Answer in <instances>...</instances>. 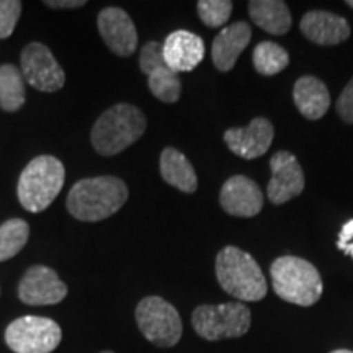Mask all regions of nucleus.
Returning <instances> with one entry per match:
<instances>
[{
	"mask_svg": "<svg viewBox=\"0 0 353 353\" xmlns=\"http://www.w3.org/2000/svg\"><path fill=\"white\" fill-rule=\"evenodd\" d=\"M250 319V309L242 303L203 304L192 314L195 332L210 342L242 337L249 332Z\"/></svg>",
	"mask_w": 353,
	"mask_h": 353,
	"instance_id": "6",
	"label": "nucleus"
},
{
	"mask_svg": "<svg viewBox=\"0 0 353 353\" xmlns=\"http://www.w3.org/2000/svg\"><path fill=\"white\" fill-rule=\"evenodd\" d=\"M130 190L121 179L113 175L82 179L68 195L69 213L79 221L97 223L118 213L128 201Z\"/></svg>",
	"mask_w": 353,
	"mask_h": 353,
	"instance_id": "1",
	"label": "nucleus"
},
{
	"mask_svg": "<svg viewBox=\"0 0 353 353\" xmlns=\"http://www.w3.org/2000/svg\"><path fill=\"white\" fill-rule=\"evenodd\" d=\"M20 0H0V38L12 37L21 15Z\"/></svg>",
	"mask_w": 353,
	"mask_h": 353,
	"instance_id": "26",
	"label": "nucleus"
},
{
	"mask_svg": "<svg viewBox=\"0 0 353 353\" xmlns=\"http://www.w3.org/2000/svg\"><path fill=\"white\" fill-rule=\"evenodd\" d=\"M272 179L267 195L273 205H283L291 198L301 195L304 190V172L298 159L288 151H280L270 161Z\"/></svg>",
	"mask_w": 353,
	"mask_h": 353,
	"instance_id": "12",
	"label": "nucleus"
},
{
	"mask_svg": "<svg viewBox=\"0 0 353 353\" xmlns=\"http://www.w3.org/2000/svg\"><path fill=\"white\" fill-rule=\"evenodd\" d=\"M293 100L296 108L307 120H319L327 113L330 94L327 85L317 77L304 76L293 87Z\"/></svg>",
	"mask_w": 353,
	"mask_h": 353,
	"instance_id": "19",
	"label": "nucleus"
},
{
	"mask_svg": "<svg viewBox=\"0 0 353 353\" xmlns=\"http://www.w3.org/2000/svg\"><path fill=\"white\" fill-rule=\"evenodd\" d=\"M136 322L141 334L154 345L170 348L179 343L183 325L179 311L161 296H148L136 307Z\"/></svg>",
	"mask_w": 353,
	"mask_h": 353,
	"instance_id": "7",
	"label": "nucleus"
},
{
	"mask_svg": "<svg viewBox=\"0 0 353 353\" xmlns=\"http://www.w3.org/2000/svg\"><path fill=\"white\" fill-rule=\"evenodd\" d=\"M252 61L254 68L259 74H262V76H275V74H280L281 70L288 68L290 56L280 44L262 41L255 46Z\"/></svg>",
	"mask_w": 353,
	"mask_h": 353,
	"instance_id": "23",
	"label": "nucleus"
},
{
	"mask_svg": "<svg viewBox=\"0 0 353 353\" xmlns=\"http://www.w3.org/2000/svg\"><path fill=\"white\" fill-rule=\"evenodd\" d=\"M273 290L283 301L307 307L322 296V278L307 260L286 255L276 259L270 267Z\"/></svg>",
	"mask_w": 353,
	"mask_h": 353,
	"instance_id": "5",
	"label": "nucleus"
},
{
	"mask_svg": "<svg viewBox=\"0 0 353 353\" xmlns=\"http://www.w3.org/2000/svg\"><path fill=\"white\" fill-rule=\"evenodd\" d=\"M347 6L353 8V0H348V2H347Z\"/></svg>",
	"mask_w": 353,
	"mask_h": 353,
	"instance_id": "31",
	"label": "nucleus"
},
{
	"mask_svg": "<svg viewBox=\"0 0 353 353\" xmlns=\"http://www.w3.org/2000/svg\"><path fill=\"white\" fill-rule=\"evenodd\" d=\"M249 15L259 28L267 33L281 37L291 28V13L281 0H252L249 2Z\"/></svg>",
	"mask_w": 353,
	"mask_h": 353,
	"instance_id": "20",
	"label": "nucleus"
},
{
	"mask_svg": "<svg viewBox=\"0 0 353 353\" xmlns=\"http://www.w3.org/2000/svg\"><path fill=\"white\" fill-rule=\"evenodd\" d=\"M337 247L343 254H347L348 257L353 259V219L347 221L342 226L341 232H339Z\"/></svg>",
	"mask_w": 353,
	"mask_h": 353,
	"instance_id": "28",
	"label": "nucleus"
},
{
	"mask_svg": "<svg viewBox=\"0 0 353 353\" xmlns=\"http://www.w3.org/2000/svg\"><path fill=\"white\" fill-rule=\"evenodd\" d=\"M216 276L226 293L241 301H260L267 296V281L262 268L250 254L228 245L216 257Z\"/></svg>",
	"mask_w": 353,
	"mask_h": 353,
	"instance_id": "3",
	"label": "nucleus"
},
{
	"mask_svg": "<svg viewBox=\"0 0 353 353\" xmlns=\"http://www.w3.org/2000/svg\"><path fill=\"white\" fill-rule=\"evenodd\" d=\"M250 38H252V30L245 21H236L223 28V32L214 38L211 48V57L216 69L221 72H229L236 65L241 52L249 46Z\"/></svg>",
	"mask_w": 353,
	"mask_h": 353,
	"instance_id": "18",
	"label": "nucleus"
},
{
	"mask_svg": "<svg viewBox=\"0 0 353 353\" xmlns=\"http://www.w3.org/2000/svg\"><path fill=\"white\" fill-rule=\"evenodd\" d=\"M200 20L210 28L223 26L229 20L232 13L231 0H200L196 3Z\"/></svg>",
	"mask_w": 353,
	"mask_h": 353,
	"instance_id": "25",
	"label": "nucleus"
},
{
	"mask_svg": "<svg viewBox=\"0 0 353 353\" xmlns=\"http://www.w3.org/2000/svg\"><path fill=\"white\" fill-rule=\"evenodd\" d=\"M219 203L228 214L254 218L263 208V195L259 185L249 176L234 175L221 188Z\"/></svg>",
	"mask_w": 353,
	"mask_h": 353,
	"instance_id": "14",
	"label": "nucleus"
},
{
	"mask_svg": "<svg viewBox=\"0 0 353 353\" xmlns=\"http://www.w3.org/2000/svg\"><path fill=\"white\" fill-rule=\"evenodd\" d=\"M100 37L110 51L117 56L128 57L138 48V32L131 17L120 7H107L97 19Z\"/></svg>",
	"mask_w": 353,
	"mask_h": 353,
	"instance_id": "13",
	"label": "nucleus"
},
{
	"mask_svg": "<svg viewBox=\"0 0 353 353\" xmlns=\"http://www.w3.org/2000/svg\"><path fill=\"white\" fill-rule=\"evenodd\" d=\"M273 125L267 118H254L245 128H231L224 132V141L231 152L242 159H257L270 149Z\"/></svg>",
	"mask_w": 353,
	"mask_h": 353,
	"instance_id": "15",
	"label": "nucleus"
},
{
	"mask_svg": "<svg viewBox=\"0 0 353 353\" xmlns=\"http://www.w3.org/2000/svg\"><path fill=\"white\" fill-rule=\"evenodd\" d=\"M25 79L19 68L13 64L0 65V108L15 113L25 105Z\"/></svg>",
	"mask_w": 353,
	"mask_h": 353,
	"instance_id": "22",
	"label": "nucleus"
},
{
	"mask_svg": "<svg viewBox=\"0 0 353 353\" xmlns=\"http://www.w3.org/2000/svg\"><path fill=\"white\" fill-rule=\"evenodd\" d=\"M335 108H337L339 117H341L343 121L348 123V125H353V79L347 83V87L343 88Z\"/></svg>",
	"mask_w": 353,
	"mask_h": 353,
	"instance_id": "27",
	"label": "nucleus"
},
{
	"mask_svg": "<svg viewBox=\"0 0 353 353\" xmlns=\"http://www.w3.org/2000/svg\"><path fill=\"white\" fill-rule=\"evenodd\" d=\"M164 59L174 72H190L201 63L205 57V43L198 34L176 30L165 38L162 44Z\"/></svg>",
	"mask_w": 353,
	"mask_h": 353,
	"instance_id": "16",
	"label": "nucleus"
},
{
	"mask_svg": "<svg viewBox=\"0 0 353 353\" xmlns=\"http://www.w3.org/2000/svg\"><path fill=\"white\" fill-rule=\"evenodd\" d=\"M141 72L148 76L151 94L164 103H175L182 95V82L164 59L162 44L157 41L145 43L139 56Z\"/></svg>",
	"mask_w": 353,
	"mask_h": 353,
	"instance_id": "10",
	"label": "nucleus"
},
{
	"mask_svg": "<svg viewBox=\"0 0 353 353\" xmlns=\"http://www.w3.org/2000/svg\"><path fill=\"white\" fill-rule=\"evenodd\" d=\"M301 32L309 41L321 46L341 44L350 37V25L342 17L330 12L312 10L307 12L301 20Z\"/></svg>",
	"mask_w": 353,
	"mask_h": 353,
	"instance_id": "17",
	"label": "nucleus"
},
{
	"mask_svg": "<svg viewBox=\"0 0 353 353\" xmlns=\"http://www.w3.org/2000/svg\"><path fill=\"white\" fill-rule=\"evenodd\" d=\"M30 226L25 219L12 218L0 224V262L15 257L26 245Z\"/></svg>",
	"mask_w": 353,
	"mask_h": 353,
	"instance_id": "24",
	"label": "nucleus"
},
{
	"mask_svg": "<svg viewBox=\"0 0 353 353\" xmlns=\"http://www.w3.org/2000/svg\"><path fill=\"white\" fill-rule=\"evenodd\" d=\"M100 353H114V352H110V350H105V352H100Z\"/></svg>",
	"mask_w": 353,
	"mask_h": 353,
	"instance_id": "32",
	"label": "nucleus"
},
{
	"mask_svg": "<svg viewBox=\"0 0 353 353\" xmlns=\"http://www.w3.org/2000/svg\"><path fill=\"white\" fill-rule=\"evenodd\" d=\"M21 74L28 85L39 92H57L64 87L65 74L50 48L43 43H30L21 51Z\"/></svg>",
	"mask_w": 353,
	"mask_h": 353,
	"instance_id": "9",
	"label": "nucleus"
},
{
	"mask_svg": "<svg viewBox=\"0 0 353 353\" xmlns=\"http://www.w3.org/2000/svg\"><path fill=\"white\" fill-rule=\"evenodd\" d=\"M330 353H353L352 350H345V348H339V350H334V352H330Z\"/></svg>",
	"mask_w": 353,
	"mask_h": 353,
	"instance_id": "30",
	"label": "nucleus"
},
{
	"mask_svg": "<svg viewBox=\"0 0 353 353\" xmlns=\"http://www.w3.org/2000/svg\"><path fill=\"white\" fill-rule=\"evenodd\" d=\"M144 113L130 103H117L105 110L90 132L92 145L100 156H117L144 134Z\"/></svg>",
	"mask_w": 353,
	"mask_h": 353,
	"instance_id": "2",
	"label": "nucleus"
},
{
	"mask_svg": "<svg viewBox=\"0 0 353 353\" xmlns=\"http://www.w3.org/2000/svg\"><path fill=\"white\" fill-rule=\"evenodd\" d=\"M63 339V330L52 319L23 316L12 321L6 329V342L15 353H51Z\"/></svg>",
	"mask_w": 353,
	"mask_h": 353,
	"instance_id": "8",
	"label": "nucleus"
},
{
	"mask_svg": "<svg viewBox=\"0 0 353 353\" xmlns=\"http://www.w3.org/2000/svg\"><path fill=\"white\" fill-rule=\"evenodd\" d=\"M161 175L170 187L183 193H195L198 188L196 172L190 161L175 148H165L161 154Z\"/></svg>",
	"mask_w": 353,
	"mask_h": 353,
	"instance_id": "21",
	"label": "nucleus"
},
{
	"mask_svg": "<svg viewBox=\"0 0 353 353\" xmlns=\"http://www.w3.org/2000/svg\"><path fill=\"white\" fill-rule=\"evenodd\" d=\"M85 3V0H46L44 6L51 8H81Z\"/></svg>",
	"mask_w": 353,
	"mask_h": 353,
	"instance_id": "29",
	"label": "nucleus"
},
{
	"mask_svg": "<svg viewBox=\"0 0 353 353\" xmlns=\"http://www.w3.org/2000/svg\"><path fill=\"white\" fill-rule=\"evenodd\" d=\"M68 296V285L50 267L33 265L21 278L19 298L28 306H51Z\"/></svg>",
	"mask_w": 353,
	"mask_h": 353,
	"instance_id": "11",
	"label": "nucleus"
},
{
	"mask_svg": "<svg viewBox=\"0 0 353 353\" xmlns=\"http://www.w3.org/2000/svg\"><path fill=\"white\" fill-rule=\"evenodd\" d=\"M65 182L64 164L54 156L34 157L21 172L17 195L30 213H41L56 200Z\"/></svg>",
	"mask_w": 353,
	"mask_h": 353,
	"instance_id": "4",
	"label": "nucleus"
}]
</instances>
